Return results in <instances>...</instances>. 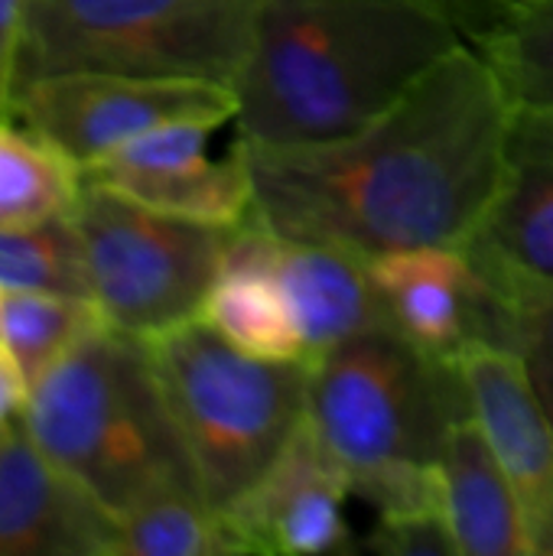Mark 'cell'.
Here are the masks:
<instances>
[{"label": "cell", "mask_w": 553, "mask_h": 556, "mask_svg": "<svg viewBox=\"0 0 553 556\" xmlns=\"http://www.w3.org/2000/svg\"><path fill=\"white\" fill-rule=\"evenodd\" d=\"M117 521L29 437L0 430V556H114Z\"/></svg>", "instance_id": "4fadbf2b"}, {"label": "cell", "mask_w": 553, "mask_h": 556, "mask_svg": "<svg viewBox=\"0 0 553 556\" xmlns=\"http://www.w3.org/2000/svg\"><path fill=\"white\" fill-rule=\"evenodd\" d=\"M101 323L98 306L85 296L0 293V349L16 362L29 388Z\"/></svg>", "instance_id": "d6986e66"}, {"label": "cell", "mask_w": 553, "mask_h": 556, "mask_svg": "<svg viewBox=\"0 0 553 556\" xmlns=\"http://www.w3.org/2000/svg\"><path fill=\"white\" fill-rule=\"evenodd\" d=\"M437 472L460 556H535L521 502L473 417L450 427Z\"/></svg>", "instance_id": "2e32d148"}, {"label": "cell", "mask_w": 553, "mask_h": 556, "mask_svg": "<svg viewBox=\"0 0 553 556\" xmlns=\"http://www.w3.org/2000/svg\"><path fill=\"white\" fill-rule=\"evenodd\" d=\"M88 182L108 186L153 212L235 228L251 218L254 182L241 147L235 143L225 160H199L156 173H85Z\"/></svg>", "instance_id": "e0dca14e"}, {"label": "cell", "mask_w": 553, "mask_h": 556, "mask_svg": "<svg viewBox=\"0 0 553 556\" xmlns=\"http://www.w3.org/2000/svg\"><path fill=\"white\" fill-rule=\"evenodd\" d=\"M274 270L306 362L365 329L388 326L372 261L359 251L280 238Z\"/></svg>", "instance_id": "5bb4252c"}, {"label": "cell", "mask_w": 553, "mask_h": 556, "mask_svg": "<svg viewBox=\"0 0 553 556\" xmlns=\"http://www.w3.org/2000/svg\"><path fill=\"white\" fill-rule=\"evenodd\" d=\"M512 104H553V0H538L473 46Z\"/></svg>", "instance_id": "7402d4cb"}, {"label": "cell", "mask_w": 553, "mask_h": 556, "mask_svg": "<svg viewBox=\"0 0 553 556\" xmlns=\"http://www.w3.org/2000/svg\"><path fill=\"white\" fill-rule=\"evenodd\" d=\"M72 222L91 303L111 329L143 342L202 316L238 228L163 215L88 179Z\"/></svg>", "instance_id": "52a82bcc"}, {"label": "cell", "mask_w": 553, "mask_h": 556, "mask_svg": "<svg viewBox=\"0 0 553 556\" xmlns=\"http://www.w3.org/2000/svg\"><path fill=\"white\" fill-rule=\"evenodd\" d=\"M388 326L430 358L456 365L476 342L508 349L515 309L505 306L460 248L427 244L372 257Z\"/></svg>", "instance_id": "30bf717a"}, {"label": "cell", "mask_w": 553, "mask_h": 556, "mask_svg": "<svg viewBox=\"0 0 553 556\" xmlns=\"http://www.w3.org/2000/svg\"><path fill=\"white\" fill-rule=\"evenodd\" d=\"M460 251L512 309L553 296V104H515L495 192Z\"/></svg>", "instance_id": "9c48e42d"}, {"label": "cell", "mask_w": 553, "mask_h": 556, "mask_svg": "<svg viewBox=\"0 0 553 556\" xmlns=\"http://www.w3.org/2000/svg\"><path fill=\"white\" fill-rule=\"evenodd\" d=\"M0 293H65L91 300L72 212L26 228H0Z\"/></svg>", "instance_id": "44dd1931"}, {"label": "cell", "mask_w": 553, "mask_h": 556, "mask_svg": "<svg viewBox=\"0 0 553 556\" xmlns=\"http://www.w3.org/2000/svg\"><path fill=\"white\" fill-rule=\"evenodd\" d=\"M463 33L469 46L482 42L492 29H499L505 20L521 13L525 7L538 0H433Z\"/></svg>", "instance_id": "484cf974"}, {"label": "cell", "mask_w": 553, "mask_h": 556, "mask_svg": "<svg viewBox=\"0 0 553 556\" xmlns=\"http://www.w3.org/2000/svg\"><path fill=\"white\" fill-rule=\"evenodd\" d=\"M277 248L280 238L254 215L241 222L228 238L202 319L248 355L306 362L300 332L277 283Z\"/></svg>", "instance_id": "9a60e30c"}, {"label": "cell", "mask_w": 553, "mask_h": 556, "mask_svg": "<svg viewBox=\"0 0 553 556\" xmlns=\"http://www.w3.org/2000/svg\"><path fill=\"white\" fill-rule=\"evenodd\" d=\"M235 88L196 78L121 72H49L13 94V117L52 140L81 173L121 143L166 124L222 127L235 121Z\"/></svg>", "instance_id": "ba28073f"}, {"label": "cell", "mask_w": 553, "mask_h": 556, "mask_svg": "<svg viewBox=\"0 0 553 556\" xmlns=\"http://www.w3.org/2000/svg\"><path fill=\"white\" fill-rule=\"evenodd\" d=\"M460 417L473 414L456 365L430 358L391 326L310 362L306 424L352 495L378 515L443 511L437 466Z\"/></svg>", "instance_id": "3957f363"}, {"label": "cell", "mask_w": 553, "mask_h": 556, "mask_svg": "<svg viewBox=\"0 0 553 556\" xmlns=\"http://www.w3.org/2000/svg\"><path fill=\"white\" fill-rule=\"evenodd\" d=\"M147 345L199 489L225 515L306 424L310 362L248 355L202 316Z\"/></svg>", "instance_id": "5b68a950"}, {"label": "cell", "mask_w": 553, "mask_h": 556, "mask_svg": "<svg viewBox=\"0 0 553 556\" xmlns=\"http://www.w3.org/2000/svg\"><path fill=\"white\" fill-rule=\"evenodd\" d=\"M349 495L342 469L303 424L284 456L225 511V521L244 554H339L349 547Z\"/></svg>", "instance_id": "7c38bea8"}, {"label": "cell", "mask_w": 553, "mask_h": 556, "mask_svg": "<svg viewBox=\"0 0 553 556\" xmlns=\"http://www.w3.org/2000/svg\"><path fill=\"white\" fill-rule=\"evenodd\" d=\"M244 554L225 515L202 495H160L117 518L114 556H235Z\"/></svg>", "instance_id": "ffe728a7"}, {"label": "cell", "mask_w": 553, "mask_h": 556, "mask_svg": "<svg viewBox=\"0 0 553 556\" xmlns=\"http://www.w3.org/2000/svg\"><path fill=\"white\" fill-rule=\"evenodd\" d=\"M469 414L505 469L531 534L535 556H553V424L521 358L476 342L456 358Z\"/></svg>", "instance_id": "8fae6325"}, {"label": "cell", "mask_w": 553, "mask_h": 556, "mask_svg": "<svg viewBox=\"0 0 553 556\" xmlns=\"http://www.w3.org/2000/svg\"><path fill=\"white\" fill-rule=\"evenodd\" d=\"M433 0H264L235 81L238 140H342L463 46Z\"/></svg>", "instance_id": "7a4b0ae2"}, {"label": "cell", "mask_w": 553, "mask_h": 556, "mask_svg": "<svg viewBox=\"0 0 553 556\" xmlns=\"http://www.w3.org/2000/svg\"><path fill=\"white\" fill-rule=\"evenodd\" d=\"M29 401V381L16 368V362L0 349V430L23 420Z\"/></svg>", "instance_id": "83f0119b"}, {"label": "cell", "mask_w": 553, "mask_h": 556, "mask_svg": "<svg viewBox=\"0 0 553 556\" xmlns=\"http://www.w3.org/2000/svg\"><path fill=\"white\" fill-rule=\"evenodd\" d=\"M209 134L212 127L205 124H166L121 143L85 173H156V169L189 166L205 160Z\"/></svg>", "instance_id": "603a6c76"}, {"label": "cell", "mask_w": 553, "mask_h": 556, "mask_svg": "<svg viewBox=\"0 0 553 556\" xmlns=\"http://www.w3.org/2000/svg\"><path fill=\"white\" fill-rule=\"evenodd\" d=\"M515 104L463 42L368 127L303 147L235 140L254 182L251 215L287 241L368 261L401 248H463L505 160Z\"/></svg>", "instance_id": "6da1fadb"}, {"label": "cell", "mask_w": 553, "mask_h": 556, "mask_svg": "<svg viewBox=\"0 0 553 556\" xmlns=\"http://www.w3.org/2000/svg\"><path fill=\"white\" fill-rule=\"evenodd\" d=\"M368 551L385 556H460L453 531L443 511H401V515H378L375 531L365 541Z\"/></svg>", "instance_id": "cb8c5ba5"}, {"label": "cell", "mask_w": 553, "mask_h": 556, "mask_svg": "<svg viewBox=\"0 0 553 556\" xmlns=\"http://www.w3.org/2000/svg\"><path fill=\"white\" fill-rule=\"evenodd\" d=\"M508 349L521 358L528 381L553 424V296L515 309Z\"/></svg>", "instance_id": "d4e9b609"}, {"label": "cell", "mask_w": 553, "mask_h": 556, "mask_svg": "<svg viewBox=\"0 0 553 556\" xmlns=\"http://www.w3.org/2000/svg\"><path fill=\"white\" fill-rule=\"evenodd\" d=\"M85 173L46 137L0 117V228H26L68 215Z\"/></svg>", "instance_id": "ac0fdd59"}, {"label": "cell", "mask_w": 553, "mask_h": 556, "mask_svg": "<svg viewBox=\"0 0 553 556\" xmlns=\"http://www.w3.org/2000/svg\"><path fill=\"white\" fill-rule=\"evenodd\" d=\"M26 7L29 0H0V117H13Z\"/></svg>", "instance_id": "4316f807"}, {"label": "cell", "mask_w": 553, "mask_h": 556, "mask_svg": "<svg viewBox=\"0 0 553 556\" xmlns=\"http://www.w3.org/2000/svg\"><path fill=\"white\" fill-rule=\"evenodd\" d=\"M23 427L114 521L160 495H202L150 345L108 323L29 388Z\"/></svg>", "instance_id": "277c9868"}, {"label": "cell", "mask_w": 553, "mask_h": 556, "mask_svg": "<svg viewBox=\"0 0 553 556\" xmlns=\"http://www.w3.org/2000/svg\"><path fill=\"white\" fill-rule=\"evenodd\" d=\"M264 0H29L20 78L121 72L235 88Z\"/></svg>", "instance_id": "8992f818"}]
</instances>
